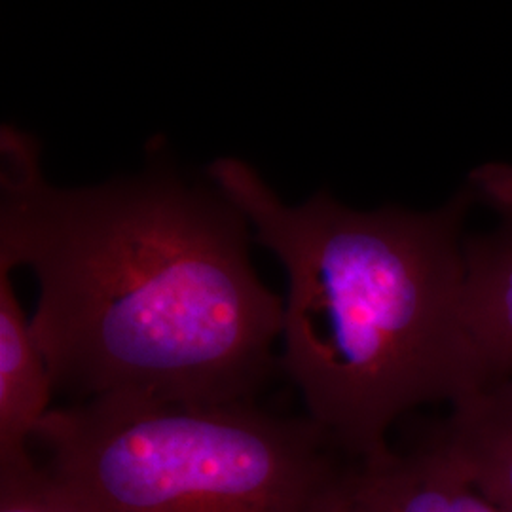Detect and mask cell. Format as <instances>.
<instances>
[{
	"instance_id": "277c9868",
	"label": "cell",
	"mask_w": 512,
	"mask_h": 512,
	"mask_svg": "<svg viewBox=\"0 0 512 512\" xmlns=\"http://www.w3.org/2000/svg\"><path fill=\"white\" fill-rule=\"evenodd\" d=\"M476 196L499 213L492 232L465 239V319L478 389L512 378V169L486 167Z\"/></svg>"
},
{
	"instance_id": "3957f363",
	"label": "cell",
	"mask_w": 512,
	"mask_h": 512,
	"mask_svg": "<svg viewBox=\"0 0 512 512\" xmlns=\"http://www.w3.org/2000/svg\"><path fill=\"white\" fill-rule=\"evenodd\" d=\"M33 442L103 512H346L363 467L255 403L101 397L52 408Z\"/></svg>"
},
{
	"instance_id": "6da1fadb",
	"label": "cell",
	"mask_w": 512,
	"mask_h": 512,
	"mask_svg": "<svg viewBox=\"0 0 512 512\" xmlns=\"http://www.w3.org/2000/svg\"><path fill=\"white\" fill-rule=\"evenodd\" d=\"M0 154V268L37 275L31 332L55 391L255 403L279 366L285 300L256 275L251 226L217 186L156 169L61 188L14 126Z\"/></svg>"
},
{
	"instance_id": "5b68a950",
	"label": "cell",
	"mask_w": 512,
	"mask_h": 512,
	"mask_svg": "<svg viewBox=\"0 0 512 512\" xmlns=\"http://www.w3.org/2000/svg\"><path fill=\"white\" fill-rule=\"evenodd\" d=\"M427 442L465 476L497 512H512V378L452 404Z\"/></svg>"
},
{
	"instance_id": "7a4b0ae2",
	"label": "cell",
	"mask_w": 512,
	"mask_h": 512,
	"mask_svg": "<svg viewBox=\"0 0 512 512\" xmlns=\"http://www.w3.org/2000/svg\"><path fill=\"white\" fill-rule=\"evenodd\" d=\"M207 177L281 260L279 368L349 458L384 456L408 410L478 389L461 238L473 186L429 213L355 211L327 192L285 203L239 158L215 160Z\"/></svg>"
},
{
	"instance_id": "ba28073f",
	"label": "cell",
	"mask_w": 512,
	"mask_h": 512,
	"mask_svg": "<svg viewBox=\"0 0 512 512\" xmlns=\"http://www.w3.org/2000/svg\"><path fill=\"white\" fill-rule=\"evenodd\" d=\"M346 512H391V509L385 505L384 499L368 482L365 467H361V478Z\"/></svg>"
},
{
	"instance_id": "8992f818",
	"label": "cell",
	"mask_w": 512,
	"mask_h": 512,
	"mask_svg": "<svg viewBox=\"0 0 512 512\" xmlns=\"http://www.w3.org/2000/svg\"><path fill=\"white\" fill-rule=\"evenodd\" d=\"M54 382L19 306L12 272L0 268V465L31 456L38 425L52 410Z\"/></svg>"
},
{
	"instance_id": "52a82bcc",
	"label": "cell",
	"mask_w": 512,
	"mask_h": 512,
	"mask_svg": "<svg viewBox=\"0 0 512 512\" xmlns=\"http://www.w3.org/2000/svg\"><path fill=\"white\" fill-rule=\"evenodd\" d=\"M0 512H103L48 465L27 459L0 465Z\"/></svg>"
}]
</instances>
